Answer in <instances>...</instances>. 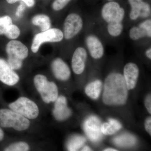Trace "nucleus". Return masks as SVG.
<instances>
[{"label": "nucleus", "instance_id": "f257e3e1", "mask_svg": "<svg viewBox=\"0 0 151 151\" xmlns=\"http://www.w3.org/2000/svg\"><path fill=\"white\" fill-rule=\"evenodd\" d=\"M128 90L122 74L117 72L110 73L103 85V103L108 105H124L128 98Z\"/></svg>", "mask_w": 151, "mask_h": 151}, {"label": "nucleus", "instance_id": "f03ea898", "mask_svg": "<svg viewBox=\"0 0 151 151\" xmlns=\"http://www.w3.org/2000/svg\"><path fill=\"white\" fill-rule=\"evenodd\" d=\"M6 51L7 55V61L14 70L21 68L23 61L29 55L27 47L21 42L17 40L10 41L7 44Z\"/></svg>", "mask_w": 151, "mask_h": 151}, {"label": "nucleus", "instance_id": "7ed1b4c3", "mask_svg": "<svg viewBox=\"0 0 151 151\" xmlns=\"http://www.w3.org/2000/svg\"><path fill=\"white\" fill-rule=\"evenodd\" d=\"M0 124L3 127L14 128L17 131L27 129L30 122L27 118L7 109H0Z\"/></svg>", "mask_w": 151, "mask_h": 151}, {"label": "nucleus", "instance_id": "20e7f679", "mask_svg": "<svg viewBox=\"0 0 151 151\" xmlns=\"http://www.w3.org/2000/svg\"><path fill=\"white\" fill-rule=\"evenodd\" d=\"M34 83L45 103L54 102L57 99L58 94L57 86L54 82L48 81L45 76L36 75L34 78Z\"/></svg>", "mask_w": 151, "mask_h": 151}, {"label": "nucleus", "instance_id": "39448f33", "mask_svg": "<svg viewBox=\"0 0 151 151\" xmlns=\"http://www.w3.org/2000/svg\"><path fill=\"white\" fill-rule=\"evenodd\" d=\"M63 38L64 35L62 31L57 28H51L45 31L41 32L34 37L31 47L32 51L33 53H37L43 44L60 42Z\"/></svg>", "mask_w": 151, "mask_h": 151}, {"label": "nucleus", "instance_id": "423d86ee", "mask_svg": "<svg viewBox=\"0 0 151 151\" xmlns=\"http://www.w3.org/2000/svg\"><path fill=\"white\" fill-rule=\"evenodd\" d=\"M9 107L12 111L30 119L37 118L39 113L37 105L25 97H19L16 101L10 103Z\"/></svg>", "mask_w": 151, "mask_h": 151}, {"label": "nucleus", "instance_id": "0eeeda50", "mask_svg": "<svg viewBox=\"0 0 151 151\" xmlns=\"http://www.w3.org/2000/svg\"><path fill=\"white\" fill-rule=\"evenodd\" d=\"M125 12L119 3L111 1L106 3L101 10V16L108 24L122 23L125 17Z\"/></svg>", "mask_w": 151, "mask_h": 151}, {"label": "nucleus", "instance_id": "6e6552de", "mask_svg": "<svg viewBox=\"0 0 151 151\" xmlns=\"http://www.w3.org/2000/svg\"><path fill=\"white\" fill-rule=\"evenodd\" d=\"M84 26L83 19L78 14H69L65 18L63 25L64 38L66 40H70L81 32Z\"/></svg>", "mask_w": 151, "mask_h": 151}, {"label": "nucleus", "instance_id": "1a4fd4ad", "mask_svg": "<svg viewBox=\"0 0 151 151\" xmlns=\"http://www.w3.org/2000/svg\"><path fill=\"white\" fill-rule=\"evenodd\" d=\"M102 123L95 116H91L86 119L83 125L85 134L92 142H98L102 139L103 133L101 131Z\"/></svg>", "mask_w": 151, "mask_h": 151}, {"label": "nucleus", "instance_id": "9d476101", "mask_svg": "<svg viewBox=\"0 0 151 151\" xmlns=\"http://www.w3.org/2000/svg\"><path fill=\"white\" fill-rule=\"evenodd\" d=\"M85 43L88 52L93 59H100L104 56V45L97 36L92 34L88 35L85 37Z\"/></svg>", "mask_w": 151, "mask_h": 151}, {"label": "nucleus", "instance_id": "9b49d317", "mask_svg": "<svg viewBox=\"0 0 151 151\" xmlns=\"http://www.w3.org/2000/svg\"><path fill=\"white\" fill-rule=\"evenodd\" d=\"M131 6L130 19L136 21L139 18L147 19L150 16L151 8L147 3L143 0H128Z\"/></svg>", "mask_w": 151, "mask_h": 151}, {"label": "nucleus", "instance_id": "f8f14e48", "mask_svg": "<svg viewBox=\"0 0 151 151\" xmlns=\"http://www.w3.org/2000/svg\"><path fill=\"white\" fill-rule=\"evenodd\" d=\"M88 58V52L83 47H78L73 52L71 58V67L75 74L79 75L83 73Z\"/></svg>", "mask_w": 151, "mask_h": 151}, {"label": "nucleus", "instance_id": "ddd939ff", "mask_svg": "<svg viewBox=\"0 0 151 151\" xmlns=\"http://www.w3.org/2000/svg\"><path fill=\"white\" fill-rule=\"evenodd\" d=\"M19 80V75L11 68L7 61L0 58V81L6 85L13 86Z\"/></svg>", "mask_w": 151, "mask_h": 151}, {"label": "nucleus", "instance_id": "4468645a", "mask_svg": "<svg viewBox=\"0 0 151 151\" xmlns=\"http://www.w3.org/2000/svg\"><path fill=\"white\" fill-rule=\"evenodd\" d=\"M52 73L55 78L60 81H67L70 78L71 71L69 66L60 58H55L51 62Z\"/></svg>", "mask_w": 151, "mask_h": 151}, {"label": "nucleus", "instance_id": "2eb2a0df", "mask_svg": "<svg viewBox=\"0 0 151 151\" xmlns=\"http://www.w3.org/2000/svg\"><path fill=\"white\" fill-rule=\"evenodd\" d=\"M139 75V69L136 63L129 62L125 65L123 76L129 90L134 89L136 87Z\"/></svg>", "mask_w": 151, "mask_h": 151}, {"label": "nucleus", "instance_id": "dca6fc26", "mask_svg": "<svg viewBox=\"0 0 151 151\" xmlns=\"http://www.w3.org/2000/svg\"><path fill=\"white\" fill-rule=\"evenodd\" d=\"M55 101L53 111L55 118L58 121H63L69 118L71 115V111L68 107L66 98L60 96Z\"/></svg>", "mask_w": 151, "mask_h": 151}, {"label": "nucleus", "instance_id": "f3484780", "mask_svg": "<svg viewBox=\"0 0 151 151\" xmlns=\"http://www.w3.org/2000/svg\"><path fill=\"white\" fill-rule=\"evenodd\" d=\"M137 142L136 137L129 133L121 134L113 139L116 145L122 148L132 147L136 145Z\"/></svg>", "mask_w": 151, "mask_h": 151}, {"label": "nucleus", "instance_id": "a211bd4d", "mask_svg": "<svg viewBox=\"0 0 151 151\" xmlns=\"http://www.w3.org/2000/svg\"><path fill=\"white\" fill-rule=\"evenodd\" d=\"M103 86V82L99 79L91 81L85 87V93L90 98L97 99L100 96Z\"/></svg>", "mask_w": 151, "mask_h": 151}, {"label": "nucleus", "instance_id": "6ab92c4d", "mask_svg": "<svg viewBox=\"0 0 151 151\" xmlns=\"http://www.w3.org/2000/svg\"><path fill=\"white\" fill-rule=\"evenodd\" d=\"M31 22L34 25L40 28L42 32L45 31L51 28V19L47 15L44 14L36 15L32 19Z\"/></svg>", "mask_w": 151, "mask_h": 151}, {"label": "nucleus", "instance_id": "aec40b11", "mask_svg": "<svg viewBox=\"0 0 151 151\" xmlns=\"http://www.w3.org/2000/svg\"><path fill=\"white\" fill-rule=\"evenodd\" d=\"M122 128V125L117 120L109 119L108 122L102 124L101 131L103 134L111 135L115 134Z\"/></svg>", "mask_w": 151, "mask_h": 151}, {"label": "nucleus", "instance_id": "412c9836", "mask_svg": "<svg viewBox=\"0 0 151 151\" xmlns=\"http://www.w3.org/2000/svg\"><path fill=\"white\" fill-rule=\"evenodd\" d=\"M86 142V139L81 135H74L69 139L67 143L68 151H78Z\"/></svg>", "mask_w": 151, "mask_h": 151}, {"label": "nucleus", "instance_id": "4be33fe9", "mask_svg": "<svg viewBox=\"0 0 151 151\" xmlns=\"http://www.w3.org/2000/svg\"><path fill=\"white\" fill-rule=\"evenodd\" d=\"M129 35L130 38L133 41H137L145 38H149L147 32L138 25L134 26L130 29Z\"/></svg>", "mask_w": 151, "mask_h": 151}, {"label": "nucleus", "instance_id": "5701e85b", "mask_svg": "<svg viewBox=\"0 0 151 151\" xmlns=\"http://www.w3.org/2000/svg\"><path fill=\"white\" fill-rule=\"evenodd\" d=\"M123 22L107 24V30L108 34L112 37H118L122 34L124 30Z\"/></svg>", "mask_w": 151, "mask_h": 151}, {"label": "nucleus", "instance_id": "b1692460", "mask_svg": "<svg viewBox=\"0 0 151 151\" xmlns=\"http://www.w3.org/2000/svg\"><path fill=\"white\" fill-rule=\"evenodd\" d=\"M20 29L16 25L13 24L11 25L7 30L4 35L9 39L15 40L20 35Z\"/></svg>", "mask_w": 151, "mask_h": 151}, {"label": "nucleus", "instance_id": "393cba45", "mask_svg": "<svg viewBox=\"0 0 151 151\" xmlns=\"http://www.w3.org/2000/svg\"><path fill=\"white\" fill-rule=\"evenodd\" d=\"M12 24H13L12 20L9 16L0 17V35H4Z\"/></svg>", "mask_w": 151, "mask_h": 151}, {"label": "nucleus", "instance_id": "a878e982", "mask_svg": "<svg viewBox=\"0 0 151 151\" xmlns=\"http://www.w3.org/2000/svg\"><path fill=\"white\" fill-rule=\"evenodd\" d=\"M29 146L24 142H19L10 145L4 151H28Z\"/></svg>", "mask_w": 151, "mask_h": 151}, {"label": "nucleus", "instance_id": "bb28decb", "mask_svg": "<svg viewBox=\"0 0 151 151\" xmlns=\"http://www.w3.org/2000/svg\"><path fill=\"white\" fill-rule=\"evenodd\" d=\"M71 0H55L52 4V8L55 11H59L67 5Z\"/></svg>", "mask_w": 151, "mask_h": 151}, {"label": "nucleus", "instance_id": "cd10ccee", "mask_svg": "<svg viewBox=\"0 0 151 151\" xmlns=\"http://www.w3.org/2000/svg\"><path fill=\"white\" fill-rule=\"evenodd\" d=\"M147 32L149 38L151 37V20L148 19L141 22L138 25Z\"/></svg>", "mask_w": 151, "mask_h": 151}, {"label": "nucleus", "instance_id": "c85d7f7f", "mask_svg": "<svg viewBox=\"0 0 151 151\" xmlns=\"http://www.w3.org/2000/svg\"><path fill=\"white\" fill-rule=\"evenodd\" d=\"M8 3L9 4H13L16 3L18 1H21L25 3L26 5L28 7H32L35 4V0H6Z\"/></svg>", "mask_w": 151, "mask_h": 151}, {"label": "nucleus", "instance_id": "c756f323", "mask_svg": "<svg viewBox=\"0 0 151 151\" xmlns=\"http://www.w3.org/2000/svg\"><path fill=\"white\" fill-rule=\"evenodd\" d=\"M145 105L147 110L150 114L151 113V94H149L146 97L145 100Z\"/></svg>", "mask_w": 151, "mask_h": 151}, {"label": "nucleus", "instance_id": "7c9ffc66", "mask_svg": "<svg viewBox=\"0 0 151 151\" xmlns=\"http://www.w3.org/2000/svg\"><path fill=\"white\" fill-rule=\"evenodd\" d=\"M25 8V6L24 4L22 3L17 9L16 12V16L18 17H19L21 16L22 14H23L24 10Z\"/></svg>", "mask_w": 151, "mask_h": 151}, {"label": "nucleus", "instance_id": "2f4dec72", "mask_svg": "<svg viewBox=\"0 0 151 151\" xmlns=\"http://www.w3.org/2000/svg\"><path fill=\"white\" fill-rule=\"evenodd\" d=\"M145 128L147 132L150 135H151V118L149 117L146 119L145 122Z\"/></svg>", "mask_w": 151, "mask_h": 151}, {"label": "nucleus", "instance_id": "473e14b6", "mask_svg": "<svg viewBox=\"0 0 151 151\" xmlns=\"http://www.w3.org/2000/svg\"><path fill=\"white\" fill-rule=\"evenodd\" d=\"M145 56L149 60L151 59V47H149L146 50L145 52Z\"/></svg>", "mask_w": 151, "mask_h": 151}, {"label": "nucleus", "instance_id": "72a5a7b5", "mask_svg": "<svg viewBox=\"0 0 151 151\" xmlns=\"http://www.w3.org/2000/svg\"><path fill=\"white\" fill-rule=\"evenodd\" d=\"M81 151H93L91 148L88 146H84Z\"/></svg>", "mask_w": 151, "mask_h": 151}, {"label": "nucleus", "instance_id": "f704fd0d", "mask_svg": "<svg viewBox=\"0 0 151 151\" xmlns=\"http://www.w3.org/2000/svg\"><path fill=\"white\" fill-rule=\"evenodd\" d=\"M4 138V133L2 129L0 128V141L2 140Z\"/></svg>", "mask_w": 151, "mask_h": 151}, {"label": "nucleus", "instance_id": "c9c22d12", "mask_svg": "<svg viewBox=\"0 0 151 151\" xmlns=\"http://www.w3.org/2000/svg\"><path fill=\"white\" fill-rule=\"evenodd\" d=\"M103 151H119L117 150H115V149L112 148H107L105 149Z\"/></svg>", "mask_w": 151, "mask_h": 151}, {"label": "nucleus", "instance_id": "e433bc0d", "mask_svg": "<svg viewBox=\"0 0 151 151\" xmlns=\"http://www.w3.org/2000/svg\"><path fill=\"white\" fill-rule=\"evenodd\" d=\"M109 1H113V0H108Z\"/></svg>", "mask_w": 151, "mask_h": 151}]
</instances>
